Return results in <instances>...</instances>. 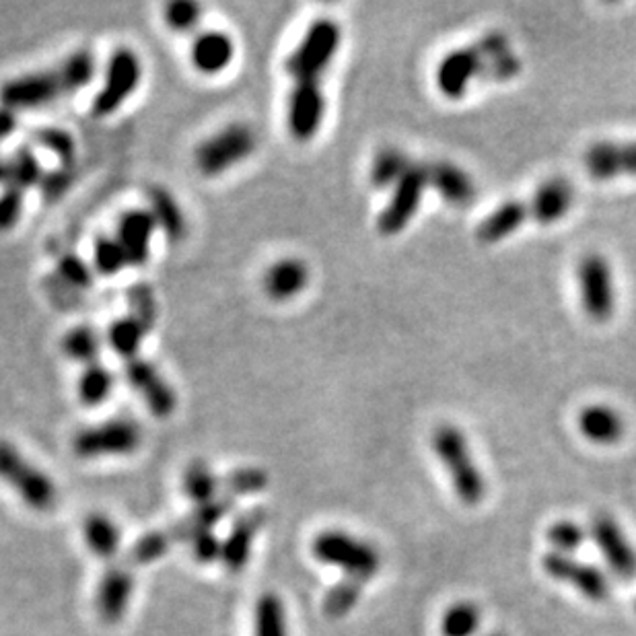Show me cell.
Masks as SVG:
<instances>
[{
  "instance_id": "cell-11",
  "label": "cell",
  "mask_w": 636,
  "mask_h": 636,
  "mask_svg": "<svg viewBox=\"0 0 636 636\" xmlns=\"http://www.w3.org/2000/svg\"><path fill=\"white\" fill-rule=\"evenodd\" d=\"M544 573L558 581L577 589L589 602H606L610 597V581L593 564L577 560L569 554L548 552L542 558Z\"/></svg>"
},
{
  "instance_id": "cell-9",
  "label": "cell",
  "mask_w": 636,
  "mask_h": 636,
  "mask_svg": "<svg viewBox=\"0 0 636 636\" xmlns=\"http://www.w3.org/2000/svg\"><path fill=\"white\" fill-rule=\"evenodd\" d=\"M579 289H581V303L589 320L604 324L608 322L614 307V276L610 262L599 254H587L577 268Z\"/></svg>"
},
{
  "instance_id": "cell-48",
  "label": "cell",
  "mask_w": 636,
  "mask_h": 636,
  "mask_svg": "<svg viewBox=\"0 0 636 636\" xmlns=\"http://www.w3.org/2000/svg\"><path fill=\"white\" fill-rule=\"evenodd\" d=\"M233 507H235V501L227 494V497H217V499H212V501H208L204 505H198L190 517L200 527L212 529L219 521H223L231 513Z\"/></svg>"
},
{
  "instance_id": "cell-36",
  "label": "cell",
  "mask_w": 636,
  "mask_h": 636,
  "mask_svg": "<svg viewBox=\"0 0 636 636\" xmlns=\"http://www.w3.org/2000/svg\"><path fill=\"white\" fill-rule=\"evenodd\" d=\"M184 492L188 494V499L194 501L196 505H204L212 499L219 497V478L212 474V470L208 468L206 462L198 459V462H192L188 466V470L184 472Z\"/></svg>"
},
{
  "instance_id": "cell-28",
  "label": "cell",
  "mask_w": 636,
  "mask_h": 636,
  "mask_svg": "<svg viewBox=\"0 0 636 636\" xmlns=\"http://www.w3.org/2000/svg\"><path fill=\"white\" fill-rule=\"evenodd\" d=\"M83 534L89 550L101 558H112L120 550L122 534L120 527L108 517L101 513H93L85 519Z\"/></svg>"
},
{
  "instance_id": "cell-34",
  "label": "cell",
  "mask_w": 636,
  "mask_h": 636,
  "mask_svg": "<svg viewBox=\"0 0 636 636\" xmlns=\"http://www.w3.org/2000/svg\"><path fill=\"white\" fill-rule=\"evenodd\" d=\"M114 385V373L101 363H93L83 369L77 383V394L85 406H99L110 398Z\"/></svg>"
},
{
  "instance_id": "cell-2",
  "label": "cell",
  "mask_w": 636,
  "mask_h": 636,
  "mask_svg": "<svg viewBox=\"0 0 636 636\" xmlns=\"http://www.w3.org/2000/svg\"><path fill=\"white\" fill-rule=\"evenodd\" d=\"M433 451L447 470L455 497L468 507L480 505L486 497V480L474 462L466 435L453 424H441L433 433Z\"/></svg>"
},
{
  "instance_id": "cell-33",
  "label": "cell",
  "mask_w": 636,
  "mask_h": 636,
  "mask_svg": "<svg viewBox=\"0 0 636 636\" xmlns=\"http://www.w3.org/2000/svg\"><path fill=\"white\" fill-rule=\"evenodd\" d=\"M44 178L42 173V165L38 155L33 153V149L29 147H19L9 159H7V171H5V180L3 184L21 188V190H29L33 186H40Z\"/></svg>"
},
{
  "instance_id": "cell-15",
  "label": "cell",
  "mask_w": 636,
  "mask_h": 636,
  "mask_svg": "<svg viewBox=\"0 0 636 636\" xmlns=\"http://www.w3.org/2000/svg\"><path fill=\"white\" fill-rule=\"evenodd\" d=\"M134 593V573L128 564H112L95 591V610L108 624H116L128 612Z\"/></svg>"
},
{
  "instance_id": "cell-42",
  "label": "cell",
  "mask_w": 636,
  "mask_h": 636,
  "mask_svg": "<svg viewBox=\"0 0 636 636\" xmlns=\"http://www.w3.org/2000/svg\"><path fill=\"white\" fill-rule=\"evenodd\" d=\"M585 538H587V534H585L583 525H579L577 521H571V519L554 521L546 532V540L550 542L554 552L569 554V556H571V552H575L583 546Z\"/></svg>"
},
{
  "instance_id": "cell-43",
  "label": "cell",
  "mask_w": 636,
  "mask_h": 636,
  "mask_svg": "<svg viewBox=\"0 0 636 636\" xmlns=\"http://www.w3.org/2000/svg\"><path fill=\"white\" fill-rule=\"evenodd\" d=\"M225 490L233 497H250L268 486V474L260 468H237L223 478Z\"/></svg>"
},
{
  "instance_id": "cell-41",
  "label": "cell",
  "mask_w": 636,
  "mask_h": 636,
  "mask_svg": "<svg viewBox=\"0 0 636 636\" xmlns=\"http://www.w3.org/2000/svg\"><path fill=\"white\" fill-rule=\"evenodd\" d=\"M128 266L126 254L116 237L101 235L95 239L93 245V270H97L103 276L120 274Z\"/></svg>"
},
{
  "instance_id": "cell-51",
  "label": "cell",
  "mask_w": 636,
  "mask_h": 636,
  "mask_svg": "<svg viewBox=\"0 0 636 636\" xmlns=\"http://www.w3.org/2000/svg\"><path fill=\"white\" fill-rule=\"evenodd\" d=\"M488 636H505V634H501V632H492V634H488Z\"/></svg>"
},
{
  "instance_id": "cell-23",
  "label": "cell",
  "mask_w": 636,
  "mask_h": 636,
  "mask_svg": "<svg viewBox=\"0 0 636 636\" xmlns=\"http://www.w3.org/2000/svg\"><path fill=\"white\" fill-rule=\"evenodd\" d=\"M575 192L573 186L567 180H550L546 182L536 194L534 200L529 202V217L536 219L542 225L556 223L567 215L573 204Z\"/></svg>"
},
{
  "instance_id": "cell-13",
  "label": "cell",
  "mask_w": 636,
  "mask_h": 636,
  "mask_svg": "<svg viewBox=\"0 0 636 636\" xmlns=\"http://www.w3.org/2000/svg\"><path fill=\"white\" fill-rule=\"evenodd\" d=\"M589 534L612 573L624 581H632L636 577V552L620 523L612 515L599 513L591 521Z\"/></svg>"
},
{
  "instance_id": "cell-16",
  "label": "cell",
  "mask_w": 636,
  "mask_h": 636,
  "mask_svg": "<svg viewBox=\"0 0 636 636\" xmlns=\"http://www.w3.org/2000/svg\"><path fill=\"white\" fill-rule=\"evenodd\" d=\"M157 231L155 219L145 208H132L120 217L116 239L126 254L128 266L140 268L151 258V241Z\"/></svg>"
},
{
  "instance_id": "cell-4",
  "label": "cell",
  "mask_w": 636,
  "mask_h": 636,
  "mask_svg": "<svg viewBox=\"0 0 636 636\" xmlns=\"http://www.w3.org/2000/svg\"><path fill=\"white\" fill-rule=\"evenodd\" d=\"M313 554L322 564H330L346 573V579L367 583L381 569L379 550L346 532H324L313 540Z\"/></svg>"
},
{
  "instance_id": "cell-31",
  "label": "cell",
  "mask_w": 636,
  "mask_h": 636,
  "mask_svg": "<svg viewBox=\"0 0 636 636\" xmlns=\"http://www.w3.org/2000/svg\"><path fill=\"white\" fill-rule=\"evenodd\" d=\"M254 636H289L285 604L272 591L264 593L256 602Z\"/></svg>"
},
{
  "instance_id": "cell-47",
  "label": "cell",
  "mask_w": 636,
  "mask_h": 636,
  "mask_svg": "<svg viewBox=\"0 0 636 636\" xmlns=\"http://www.w3.org/2000/svg\"><path fill=\"white\" fill-rule=\"evenodd\" d=\"M25 204V192L21 188L3 184V192H0V231H11L21 215Z\"/></svg>"
},
{
  "instance_id": "cell-50",
  "label": "cell",
  "mask_w": 636,
  "mask_h": 636,
  "mask_svg": "<svg viewBox=\"0 0 636 636\" xmlns=\"http://www.w3.org/2000/svg\"><path fill=\"white\" fill-rule=\"evenodd\" d=\"M15 128H17V114L7 108H0V145H3L5 140L15 132ZM5 171H7V159H0V184H3L5 180Z\"/></svg>"
},
{
  "instance_id": "cell-20",
  "label": "cell",
  "mask_w": 636,
  "mask_h": 636,
  "mask_svg": "<svg viewBox=\"0 0 636 636\" xmlns=\"http://www.w3.org/2000/svg\"><path fill=\"white\" fill-rule=\"evenodd\" d=\"M266 519H268L266 509H252L233 523V529L223 544V554H221V560L229 571L239 573L247 564V560H250L254 540L260 534Z\"/></svg>"
},
{
  "instance_id": "cell-37",
  "label": "cell",
  "mask_w": 636,
  "mask_h": 636,
  "mask_svg": "<svg viewBox=\"0 0 636 636\" xmlns=\"http://www.w3.org/2000/svg\"><path fill=\"white\" fill-rule=\"evenodd\" d=\"M173 542L175 540L169 529L167 532H163V529H155V532L140 536L130 548L128 564H134V567H147V564H153L159 558H163L169 552Z\"/></svg>"
},
{
  "instance_id": "cell-27",
  "label": "cell",
  "mask_w": 636,
  "mask_h": 636,
  "mask_svg": "<svg viewBox=\"0 0 636 636\" xmlns=\"http://www.w3.org/2000/svg\"><path fill=\"white\" fill-rule=\"evenodd\" d=\"M173 540L186 542L194 554V558L202 564H210L221 560L223 554V544L217 540V536L212 534V529L200 527L192 517H186L182 521L175 523L171 529Z\"/></svg>"
},
{
  "instance_id": "cell-18",
  "label": "cell",
  "mask_w": 636,
  "mask_h": 636,
  "mask_svg": "<svg viewBox=\"0 0 636 636\" xmlns=\"http://www.w3.org/2000/svg\"><path fill=\"white\" fill-rule=\"evenodd\" d=\"M235 58V42L229 33L219 29L200 31L192 40L190 60L202 75H219Z\"/></svg>"
},
{
  "instance_id": "cell-32",
  "label": "cell",
  "mask_w": 636,
  "mask_h": 636,
  "mask_svg": "<svg viewBox=\"0 0 636 636\" xmlns=\"http://www.w3.org/2000/svg\"><path fill=\"white\" fill-rule=\"evenodd\" d=\"M103 338L91 326H75L62 336V352L70 359L87 365L99 363Z\"/></svg>"
},
{
  "instance_id": "cell-35",
  "label": "cell",
  "mask_w": 636,
  "mask_h": 636,
  "mask_svg": "<svg viewBox=\"0 0 636 636\" xmlns=\"http://www.w3.org/2000/svg\"><path fill=\"white\" fill-rule=\"evenodd\" d=\"M482 626V612L472 602L451 604L441 618L443 636H476Z\"/></svg>"
},
{
  "instance_id": "cell-44",
  "label": "cell",
  "mask_w": 636,
  "mask_h": 636,
  "mask_svg": "<svg viewBox=\"0 0 636 636\" xmlns=\"http://www.w3.org/2000/svg\"><path fill=\"white\" fill-rule=\"evenodd\" d=\"M165 23L178 33L194 31L202 21V7L192 0H175L165 7Z\"/></svg>"
},
{
  "instance_id": "cell-39",
  "label": "cell",
  "mask_w": 636,
  "mask_h": 636,
  "mask_svg": "<svg viewBox=\"0 0 636 636\" xmlns=\"http://www.w3.org/2000/svg\"><path fill=\"white\" fill-rule=\"evenodd\" d=\"M33 138L42 149L56 155L62 161V165H73L77 157V143L68 130L56 126H42L33 130Z\"/></svg>"
},
{
  "instance_id": "cell-7",
  "label": "cell",
  "mask_w": 636,
  "mask_h": 636,
  "mask_svg": "<svg viewBox=\"0 0 636 636\" xmlns=\"http://www.w3.org/2000/svg\"><path fill=\"white\" fill-rule=\"evenodd\" d=\"M143 81V62L132 48H118L112 52L105 66L103 85L93 99V114L99 118L118 112L128 97L134 95Z\"/></svg>"
},
{
  "instance_id": "cell-17",
  "label": "cell",
  "mask_w": 636,
  "mask_h": 636,
  "mask_svg": "<svg viewBox=\"0 0 636 636\" xmlns=\"http://www.w3.org/2000/svg\"><path fill=\"white\" fill-rule=\"evenodd\" d=\"M482 64L484 58L476 46L449 52L437 68L439 91L449 99H459L468 91L472 79L478 77Z\"/></svg>"
},
{
  "instance_id": "cell-30",
  "label": "cell",
  "mask_w": 636,
  "mask_h": 636,
  "mask_svg": "<svg viewBox=\"0 0 636 636\" xmlns=\"http://www.w3.org/2000/svg\"><path fill=\"white\" fill-rule=\"evenodd\" d=\"M149 336V332L140 326L134 317L126 315L120 317V320L112 322L108 332H105V342L116 352L118 357H122L124 361L136 359L138 350L143 346V340Z\"/></svg>"
},
{
  "instance_id": "cell-5",
  "label": "cell",
  "mask_w": 636,
  "mask_h": 636,
  "mask_svg": "<svg viewBox=\"0 0 636 636\" xmlns=\"http://www.w3.org/2000/svg\"><path fill=\"white\" fill-rule=\"evenodd\" d=\"M0 480L7 482L21 501L35 511H52L58 503V490L52 478L35 468L15 445L7 441H0Z\"/></svg>"
},
{
  "instance_id": "cell-19",
  "label": "cell",
  "mask_w": 636,
  "mask_h": 636,
  "mask_svg": "<svg viewBox=\"0 0 636 636\" xmlns=\"http://www.w3.org/2000/svg\"><path fill=\"white\" fill-rule=\"evenodd\" d=\"M585 167L595 180L636 175V143H597L587 149Z\"/></svg>"
},
{
  "instance_id": "cell-14",
  "label": "cell",
  "mask_w": 636,
  "mask_h": 636,
  "mask_svg": "<svg viewBox=\"0 0 636 636\" xmlns=\"http://www.w3.org/2000/svg\"><path fill=\"white\" fill-rule=\"evenodd\" d=\"M326 116V95L320 83H295L289 95L287 126L299 143H307L322 128Z\"/></svg>"
},
{
  "instance_id": "cell-25",
  "label": "cell",
  "mask_w": 636,
  "mask_h": 636,
  "mask_svg": "<svg viewBox=\"0 0 636 636\" xmlns=\"http://www.w3.org/2000/svg\"><path fill=\"white\" fill-rule=\"evenodd\" d=\"M529 219V206L521 200H511L501 204L497 210H492L490 215L478 225L476 237L482 243H497L511 233H515L525 221Z\"/></svg>"
},
{
  "instance_id": "cell-46",
  "label": "cell",
  "mask_w": 636,
  "mask_h": 636,
  "mask_svg": "<svg viewBox=\"0 0 636 636\" xmlns=\"http://www.w3.org/2000/svg\"><path fill=\"white\" fill-rule=\"evenodd\" d=\"M521 73V60L513 52L494 56L480 66L478 79L484 81H509Z\"/></svg>"
},
{
  "instance_id": "cell-6",
  "label": "cell",
  "mask_w": 636,
  "mask_h": 636,
  "mask_svg": "<svg viewBox=\"0 0 636 636\" xmlns=\"http://www.w3.org/2000/svg\"><path fill=\"white\" fill-rule=\"evenodd\" d=\"M256 147L258 136L254 128L241 122H233L202 140L194 153V161L202 175L215 178V175H221L247 157H252Z\"/></svg>"
},
{
  "instance_id": "cell-26",
  "label": "cell",
  "mask_w": 636,
  "mask_h": 636,
  "mask_svg": "<svg viewBox=\"0 0 636 636\" xmlns=\"http://www.w3.org/2000/svg\"><path fill=\"white\" fill-rule=\"evenodd\" d=\"M149 204H151L149 212L155 219L157 229H161L163 235L173 243L182 241L186 235L188 223H186V215H184L178 198L163 188H151Z\"/></svg>"
},
{
  "instance_id": "cell-10",
  "label": "cell",
  "mask_w": 636,
  "mask_h": 636,
  "mask_svg": "<svg viewBox=\"0 0 636 636\" xmlns=\"http://www.w3.org/2000/svg\"><path fill=\"white\" fill-rule=\"evenodd\" d=\"M429 186L427 163H412L404 178L394 186L392 200L381 210L377 229L381 235H398L414 219L422 194Z\"/></svg>"
},
{
  "instance_id": "cell-8",
  "label": "cell",
  "mask_w": 636,
  "mask_h": 636,
  "mask_svg": "<svg viewBox=\"0 0 636 636\" xmlns=\"http://www.w3.org/2000/svg\"><path fill=\"white\" fill-rule=\"evenodd\" d=\"M143 443V429L136 420L114 418L79 431L73 439V451L83 459L130 455Z\"/></svg>"
},
{
  "instance_id": "cell-1",
  "label": "cell",
  "mask_w": 636,
  "mask_h": 636,
  "mask_svg": "<svg viewBox=\"0 0 636 636\" xmlns=\"http://www.w3.org/2000/svg\"><path fill=\"white\" fill-rule=\"evenodd\" d=\"M95 56L89 50H77L48 70H35L15 77L0 87V103L11 112L38 110L62 95L85 89L95 77Z\"/></svg>"
},
{
  "instance_id": "cell-45",
  "label": "cell",
  "mask_w": 636,
  "mask_h": 636,
  "mask_svg": "<svg viewBox=\"0 0 636 636\" xmlns=\"http://www.w3.org/2000/svg\"><path fill=\"white\" fill-rule=\"evenodd\" d=\"M58 276L73 289H89L93 285V268L77 254H64L58 260Z\"/></svg>"
},
{
  "instance_id": "cell-49",
  "label": "cell",
  "mask_w": 636,
  "mask_h": 636,
  "mask_svg": "<svg viewBox=\"0 0 636 636\" xmlns=\"http://www.w3.org/2000/svg\"><path fill=\"white\" fill-rule=\"evenodd\" d=\"M73 184V173H70V165H62L56 171H50L48 175H44L40 188L46 200H58L68 188Z\"/></svg>"
},
{
  "instance_id": "cell-3",
  "label": "cell",
  "mask_w": 636,
  "mask_h": 636,
  "mask_svg": "<svg viewBox=\"0 0 636 636\" xmlns=\"http://www.w3.org/2000/svg\"><path fill=\"white\" fill-rule=\"evenodd\" d=\"M342 42V29L334 19L322 17L309 25L299 46L287 58V73L295 83H320Z\"/></svg>"
},
{
  "instance_id": "cell-29",
  "label": "cell",
  "mask_w": 636,
  "mask_h": 636,
  "mask_svg": "<svg viewBox=\"0 0 636 636\" xmlns=\"http://www.w3.org/2000/svg\"><path fill=\"white\" fill-rule=\"evenodd\" d=\"M412 161L408 159V155L396 147H383L371 163L369 169V178L371 184L379 190L383 188H394L404 175L410 169Z\"/></svg>"
},
{
  "instance_id": "cell-12",
  "label": "cell",
  "mask_w": 636,
  "mask_h": 636,
  "mask_svg": "<svg viewBox=\"0 0 636 636\" xmlns=\"http://www.w3.org/2000/svg\"><path fill=\"white\" fill-rule=\"evenodd\" d=\"M124 377L153 416L169 418L175 408H178V398H175L173 387L149 359L136 357L126 361Z\"/></svg>"
},
{
  "instance_id": "cell-21",
  "label": "cell",
  "mask_w": 636,
  "mask_h": 636,
  "mask_svg": "<svg viewBox=\"0 0 636 636\" xmlns=\"http://www.w3.org/2000/svg\"><path fill=\"white\" fill-rule=\"evenodd\" d=\"M309 285V268L299 258H282L264 274V291L272 301H291Z\"/></svg>"
},
{
  "instance_id": "cell-38",
  "label": "cell",
  "mask_w": 636,
  "mask_h": 636,
  "mask_svg": "<svg viewBox=\"0 0 636 636\" xmlns=\"http://www.w3.org/2000/svg\"><path fill=\"white\" fill-rule=\"evenodd\" d=\"M126 303L130 309V317H134V320L151 334L159 317V305H157L153 289L145 285V282L132 285L126 293Z\"/></svg>"
},
{
  "instance_id": "cell-40",
  "label": "cell",
  "mask_w": 636,
  "mask_h": 636,
  "mask_svg": "<svg viewBox=\"0 0 636 636\" xmlns=\"http://www.w3.org/2000/svg\"><path fill=\"white\" fill-rule=\"evenodd\" d=\"M363 593V583L355 579H344L334 585L324 597V614L332 620L344 618L352 608L359 604Z\"/></svg>"
},
{
  "instance_id": "cell-22",
  "label": "cell",
  "mask_w": 636,
  "mask_h": 636,
  "mask_svg": "<svg viewBox=\"0 0 636 636\" xmlns=\"http://www.w3.org/2000/svg\"><path fill=\"white\" fill-rule=\"evenodd\" d=\"M429 186L435 188L441 198L453 206H468L476 198V186L470 175L447 161L427 163Z\"/></svg>"
},
{
  "instance_id": "cell-24",
  "label": "cell",
  "mask_w": 636,
  "mask_h": 636,
  "mask_svg": "<svg viewBox=\"0 0 636 636\" xmlns=\"http://www.w3.org/2000/svg\"><path fill=\"white\" fill-rule=\"evenodd\" d=\"M579 431L597 445H614L624 435L622 416L604 404L585 406L579 414Z\"/></svg>"
}]
</instances>
